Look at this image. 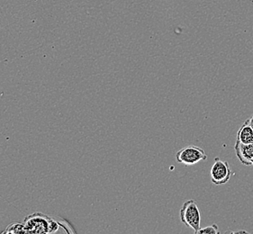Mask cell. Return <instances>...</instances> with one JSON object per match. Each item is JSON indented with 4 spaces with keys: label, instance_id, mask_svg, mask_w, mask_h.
Returning a JSON list of instances; mask_svg holds the SVG:
<instances>
[{
    "label": "cell",
    "instance_id": "1",
    "mask_svg": "<svg viewBox=\"0 0 253 234\" xmlns=\"http://www.w3.org/2000/svg\"><path fill=\"white\" fill-rule=\"evenodd\" d=\"M26 234H53L61 227L60 224L42 213H34L26 217Z\"/></svg>",
    "mask_w": 253,
    "mask_h": 234
},
{
    "label": "cell",
    "instance_id": "2",
    "mask_svg": "<svg viewBox=\"0 0 253 234\" xmlns=\"http://www.w3.org/2000/svg\"><path fill=\"white\" fill-rule=\"evenodd\" d=\"M180 220L182 224L198 234V231L201 229V215L196 201L188 200L184 203L180 209Z\"/></svg>",
    "mask_w": 253,
    "mask_h": 234
},
{
    "label": "cell",
    "instance_id": "3",
    "mask_svg": "<svg viewBox=\"0 0 253 234\" xmlns=\"http://www.w3.org/2000/svg\"><path fill=\"white\" fill-rule=\"evenodd\" d=\"M176 159L180 164L191 166L201 160L208 159V155L201 148L189 145L180 149L176 153Z\"/></svg>",
    "mask_w": 253,
    "mask_h": 234
},
{
    "label": "cell",
    "instance_id": "4",
    "mask_svg": "<svg viewBox=\"0 0 253 234\" xmlns=\"http://www.w3.org/2000/svg\"><path fill=\"white\" fill-rule=\"evenodd\" d=\"M233 171L227 161H224L221 158H216L214 159L213 166L210 170V177L212 183L216 186L225 185L233 175Z\"/></svg>",
    "mask_w": 253,
    "mask_h": 234
},
{
    "label": "cell",
    "instance_id": "5",
    "mask_svg": "<svg viewBox=\"0 0 253 234\" xmlns=\"http://www.w3.org/2000/svg\"><path fill=\"white\" fill-rule=\"evenodd\" d=\"M234 151L240 162L244 166H251L253 158V143L245 144L236 140Z\"/></svg>",
    "mask_w": 253,
    "mask_h": 234
},
{
    "label": "cell",
    "instance_id": "6",
    "mask_svg": "<svg viewBox=\"0 0 253 234\" xmlns=\"http://www.w3.org/2000/svg\"><path fill=\"white\" fill-rule=\"evenodd\" d=\"M237 140L239 142L245 143V144L253 143V129L251 126L248 119L239 129L238 132H237Z\"/></svg>",
    "mask_w": 253,
    "mask_h": 234
},
{
    "label": "cell",
    "instance_id": "7",
    "mask_svg": "<svg viewBox=\"0 0 253 234\" xmlns=\"http://www.w3.org/2000/svg\"><path fill=\"white\" fill-rule=\"evenodd\" d=\"M2 234H26L25 224H19V223H15V224H10V225H8V226L2 232Z\"/></svg>",
    "mask_w": 253,
    "mask_h": 234
},
{
    "label": "cell",
    "instance_id": "8",
    "mask_svg": "<svg viewBox=\"0 0 253 234\" xmlns=\"http://www.w3.org/2000/svg\"><path fill=\"white\" fill-rule=\"evenodd\" d=\"M220 233L218 230L217 225L213 224L205 228H201L198 232V234H218Z\"/></svg>",
    "mask_w": 253,
    "mask_h": 234
},
{
    "label": "cell",
    "instance_id": "9",
    "mask_svg": "<svg viewBox=\"0 0 253 234\" xmlns=\"http://www.w3.org/2000/svg\"><path fill=\"white\" fill-rule=\"evenodd\" d=\"M249 122H250V124H251V126L253 127V117H250L248 119Z\"/></svg>",
    "mask_w": 253,
    "mask_h": 234
},
{
    "label": "cell",
    "instance_id": "10",
    "mask_svg": "<svg viewBox=\"0 0 253 234\" xmlns=\"http://www.w3.org/2000/svg\"><path fill=\"white\" fill-rule=\"evenodd\" d=\"M252 165H253V160H252Z\"/></svg>",
    "mask_w": 253,
    "mask_h": 234
}]
</instances>
